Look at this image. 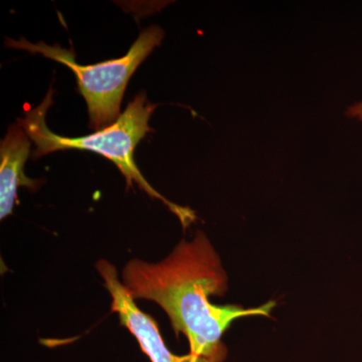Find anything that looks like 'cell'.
Here are the masks:
<instances>
[{
	"mask_svg": "<svg viewBox=\"0 0 362 362\" xmlns=\"http://www.w3.org/2000/svg\"><path fill=\"white\" fill-rule=\"evenodd\" d=\"M122 284L134 300L154 302L168 314L176 334L189 343V354L213 362L225 361L228 350L221 337L233 321L247 316L270 317L276 303L255 308L216 306L211 296H223L228 276L220 257L202 232L182 240L159 263L131 259L124 267Z\"/></svg>",
	"mask_w": 362,
	"mask_h": 362,
	"instance_id": "obj_1",
	"label": "cell"
},
{
	"mask_svg": "<svg viewBox=\"0 0 362 362\" xmlns=\"http://www.w3.org/2000/svg\"><path fill=\"white\" fill-rule=\"evenodd\" d=\"M52 95L54 93L49 89L39 106L26 111L25 118L18 119V125L35 144L33 157L40 158L52 152L69 149L96 152L115 164L128 185L133 187L135 183L152 199L163 202L180 218L183 226L189 225L194 220V213L192 209L177 206L159 194L145 180L136 165V146L147 133L153 131L149 127V120L156 110V105L148 101L145 93H139L128 104L127 108L115 123L82 137H65L52 132L47 128L45 115L52 105Z\"/></svg>",
	"mask_w": 362,
	"mask_h": 362,
	"instance_id": "obj_2",
	"label": "cell"
},
{
	"mask_svg": "<svg viewBox=\"0 0 362 362\" xmlns=\"http://www.w3.org/2000/svg\"><path fill=\"white\" fill-rule=\"evenodd\" d=\"M164 32L158 26H150L140 33L129 51L120 59H109L95 65L82 66L76 61L75 52L59 45L40 42L33 44L25 37L6 39V45L40 54L68 66L75 73L78 88L88 105L90 128L101 130L111 126L120 117L123 95L131 76L138 66L161 44Z\"/></svg>",
	"mask_w": 362,
	"mask_h": 362,
	"instance_id": "obj_3",
	"label": "cell"
},
{
	"mask_svg": "<svg viewBox=\"0 0 362 362\" xmlns=\"http://www.w3.org/2000/svg\"><path fill=\"white\" fill-rule=\"evenodd\" d=\"M96 268L103 278L105 288L110 293L112 312L118 315L121 325L130 331L151 362H213L192 354L182 356L173 354L162 339L158 324L139 309L124 287L115 266L106 259H100Z\"/></svg>",
	"mask_w": 362,
	"mask_h": 362,
	"instance_id": "obj_4",
	"label": "cell"
},
{
	"mask_svg": "<svg viewBox=\"0 0 362 362\" xmlns=\"http://www.w3.org/2000/svg\"><path fill=\"white\" fill-rule=\"evenodd\" d=\"M30 138L18 124L9 127L0 145V218L13 214L20 187L35 189L37 181L25 175L30 152Z\"/></svg>",
	"mask_w": 362,
	"mask_h": 362,
	"instance_id": "obj_5",
	"label": "cell"
},
{
	"mask_svg": "<svg viewBox=\"0 0 362 362\" xmlns=\"http://www.w3.org/2000/svg\"><path fill=\"white\" fill-rule=\"evenodd\" d=\"M346 116L349 118L362 121V100L349 107V109L346 110Z\"/></svg>",
	"mask_w": 362,
	"mask_h": 362,
	"instance_id": "obj_6",
	"label": "cell"
}]
</instances>
